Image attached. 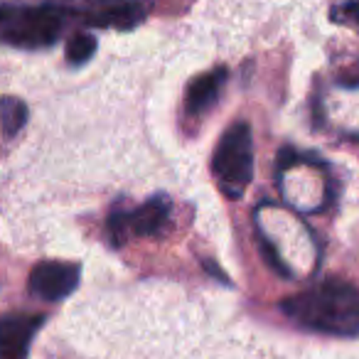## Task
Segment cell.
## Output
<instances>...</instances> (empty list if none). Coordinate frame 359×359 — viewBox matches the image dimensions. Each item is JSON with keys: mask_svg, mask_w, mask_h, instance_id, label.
Masks as SVG:
<instances>
[{"mask_svg": "<svg viewBox=\"0 0 359 359\" xmlns=\"http://www.w3.org/2000/svg\"><path fill=\"white\" fill-rule=\"evenodd\" d=\"M283 313L298 325L334 337L359 334V290L337 278H327L315 288L283 300Z\"/></svg>", "mask_w": 359, "mask_h": 359, "instance_id": "obj_1", "label": "cell"}, {"mask_svg": "<svg viewBox=\"0 0 359 359\" xmlns=\"http://www.w3.org/2000/svg\"><path fill=\"white\" fill-rule=\"evenodd\" d=\"M69 13L62 0H47L40 6H3L0 3V40L13 47H50L60 40Z\"/></svg>", "mask_w": 359, "mask_h": 359, "instance_id": "obj_2", "label": "cell"}, {"mask_svg": "<svg viewBox=\"0 0 359 359\" xmlns=\"http://www.w3.org/2000/svg\"><path fill=\"white\" fill-rule=\"evenodd\" d=\"M79 285V266L62 264V261H42L32 269L27 288L35 298L62 300L72 295Z\"/></svg>", "mask_w": 359, "mask_h": 359, "instance_id": "obj_5", "label": "cell"}, {"mask_svg": "<svg viewBox=\"0 0 359 359\" xmlns=\"http://www.w3.org/2000/svg\"><path fill=\"white\" fill-rule=\"evenodd\" d=\"M344 84H349V86H359V62L352 67V69L347 72V76H344Z\"/></svg>", "mask_w": 359, "mask_h": 359, "instance_id": "obj_13", "label": "cell"}, {"mask_svg": "<svg viewBox=\"0 0 359 359\" xmlns=\"http://www.w3.org/2000/svg\"><path fill=\"white\" fill-rule=\"evenodd\" d=\"M45 325V315L11 313L0 318V359H27L32 337Z\"/></svg>", "mask_w": 359, "mask_h": 359, "instance_id": "obj_6", "label": "cell"}, {"mask_svg": "<svg viewBox=\"0 0 359 359\" xmlns=\"http://www.w3.org/2000/svg\"><path fill=\"white\" fill-rule=\"evenodd\" d=\"M27 123V106L18 96H0V128L6 135H15Z\"/></svg>", "mask_w": 359, "mask_h": 359, "instance_id": "obj_9", "label": "cell"}, {"mask_svg": "<svg viewBox=\"0 0 359 359\" xmlns=\"http://www.w3.org/2000/svg\"><path fill=\"white\" fill-rule=\"evenodd\" d=\"M170 219V202L168 197L155 195L150 197L145 205H140L135 212L128 215V224H130V234L138 236H158L165 229Z\"/></svg>", "mask_w": 359, "mask_h": 359, "instance_id": "obj_8", "label": "cell"}, {"mask_svg": "<svg viewBox=\"0 0 359 359\" xmlns=\"http://www.w3.org/2000/svg\"><path fill=\"white\" fill-rule=\"evenodd\" d=\"M130 234V224H128V212L116 210L114 215L109 217V236L116 246L123 244L126 236Z\"/></svg>", "mask_w": 359, "mask_h": 359, "instance_id": "obj_11", "label": "cell"}, {"mask_svg": "<svg viewBox=\"0 0 359 359\" xmlns=\"http://www.w3.org/2000/svg\"><path fill=\"white\" fill-rule=\"evenodd\" d=\"M337 18L342 22H349V25H354L359 30V0H347V3L339 8Z\"/></svg>", "mask_w": 359, "mask_h": 359, "instance_id": "obj_12", "label": "cell"}, {"mask_svg": "<svg viewBox=\"0 0 359 359\" xmlns=\"http://www.w3.org/2000/svg\"><path fill=\"white\" fill-rule=\"evenodd\" d=\"M96 52V40L91 35H74L67 42V62L69 65H84L94 57Z\"/></svg>", "mask_w": 359, "mask_h": 359, "instance_id": "obj_10", "label": "cell"}, {"mask_svg": "<svg viewBox=\"0 0 359 359\" xmlns=\"http://www.w3.org/2000/svg\"><path fill=\"white\" fill-rule=\"evenodd\" d=\"M226 81V69H212L207 74H200L197 79H192V84L187 86L185 94V111L192 116L205 114L217 99H219L222 89Z\"/></svg>", "mask_w": 359, "mask_h": 359, "instance_id": "obj_7", "label": "cell"}, {"mask_svg": "<svg viewBox=\"0 0 359 359\" xmlns=\"http://www.w3.org/2000/svg\"><path fill=\"white\" fill-rule=\"evenodd\" d=\"M69 13L89 27H111V30H130L140 25L148 15V0H62Z\"/></svg>", "mask_w": 359, "mask_h": 359, "instance_id": "obj_4", "label": "cell"}, {"mask_svg": "<svg viewBox=\"0 0 359 359\" xmlns=\"http://www.w3.org/2000/svg\"><path fill=\"white\" fill-rule=\"evenodd\" d=\"M212 170L219 182V190L229 200H241L254 177V135L249 123L236 121L224 130L215 150Z\"/></svg>", "mask_w": 359, "mask_h": 359, "instance_id": "obj_3", "label": "cell"}]
</instances>
